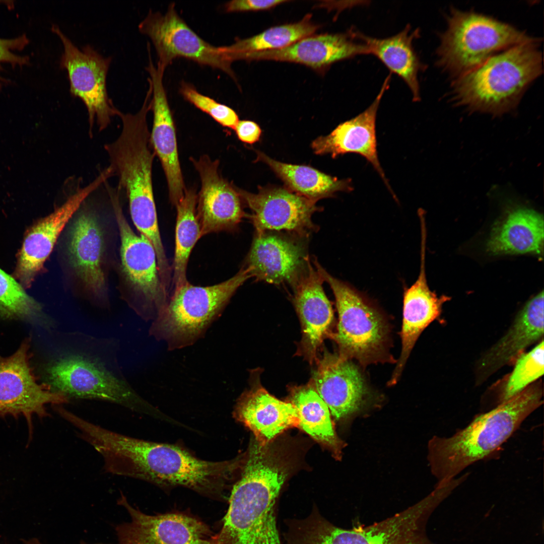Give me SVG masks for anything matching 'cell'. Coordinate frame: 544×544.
<instances>
[{"mask_svg":"<svg viewBox=\"0 0 544 544\" xmlns=\"http://www.w3.org/2000/svg\"><path fill=\"white\" fill-rule=\"evenodd\" d=\"M101 455L109 473L143 480L162 489L182 487L206 497L223 500L243 455L227 460L199 459L177 445L135 438L96 425L85 437Z\"/></svg>","mask_w":544,"mask_h":544,"instance_id":"1","label":"cell"},{"mask_svg":"<svg viewBox=\"0 0 544 544\" xmlns=\"http://www.w3.org/2000/svg\"><path fill=\"white\" fill-rule=\"evenodd\" d=\"M288 474L286 463L275 453L249 450L214 544H282L275 506Z\"/></svg>","mask_w":544,"mask_h":544,"instance_id":"2","label":"cell"},{"mask_svg":"<svg viewBox=\"0 0 544 544\" xmlns=\"http://www.w3.org/2000/svg\"><path fill=\"white\" fill-rule=\"evenodd\" d=\"M539 40L516 44L492 55L454 79L451 100L471 111L500 115L515 109L542 73Z\"/></svg>","mask_w":544,"mask_h":544,"instance_id":"3","label":"cell"},{"mask_svg":"<svg viewBox=\"0 0 544 544\" xmlns=\"http://www.w3.org/2000/svg\"><path fill=\"white\" fill-rule=\"evenodd\" d=\"M539 384L522 392L491 411L478 416L451 437H434L429 443L432 472L440 482L455 478L466 467L492 454L542 403Z\"/></svg>","mask_w":544,"mask_h":544,"instance_id":"4","label":"cell"},{"mask_svg":"<svg viewBox=\"0 0 544 544\" xmlns=\"http://www.w3.org/2000/svg\"><path fill=\"white\" fill-rule=\"evenodd\" d=\"M151 110L146 97L135 113L120 112L122 129L117 138L104 145L110 166L118 179V189L128 200L134 225L152 243L157 253L164 249L160 234L152 183L155 153L150 143L147 114Z\"/></svg>","mask_w":544,"mask_h":544,"instance_id":"5","label":"cell"},{"mask_svg":"<svg viewBox=\"0 0 544 544\" xmlns=\"http://www.w3.org/2000/svg\"><path fill=\"white\" fill-rule=\"evenodd\" d=\"M250 269L243 266L228 280L210 286L186 282L174 288L168 303L153 321L149 334L166 343L169 351L194 344L222 314L237 290L249 278Z\"/></svg>","mask_w":544,"mask_h":544,"instance_id":"6","label":"cell"},{"mask_svg":"<svg viewBox=\"0 0 544 544\" xmlns=\"http://www.w3.org/2000/svg\"><path fill=\"white\" fill-rule=\"evenodd\" d=\"M88 348L64 347L46 369L52 391L69 399L99 400L153 416L161 413L140 396L101 356Z\"/></svg>","mask_w":544,"mask_h":544,"instance_id":"7","label":"cell"},{"mask_svg":"<svg viewBox=\"0 0 544 544\" xmlns=\"http://www.w3.org/2000/svg\"><path fill=\"white\" fill-rule=\"evenodd\" d=\"M439 35L436 64L454 79L495 54L534 40L511 24L477 12L451 8Z\"/></svg>","mask_w":544,"mask_h":544,"instance_id":"8","label":"cell"},{"mask_svg":"<svg viewBox=\"0 0 544 544\" xmlns=\"http://www.w3.org/2000/svg\"><path fill=\"white\" fill-rule=\"evenodd\" d=\"M313 263L335 297L338 323L333 338L339 354L365 365L383 360L388 332L383 316L355 288L330 275L316 259Z\"/></svg>","mask_w":544,"mask_h":544,"instance_id":"9","label":"cell"},{"mask_svg":"<svg viewBox=\"0 0 544 544\" xmlns=\"http://www.w3.org/2000/svg\"><path fill=\"white\" fill-rule=\"evenodd\" d=\"M433 508L427 496L386 519L351 529L336 526L317 513L304 526L297 544H432L424 522Z\"/></svg>","mask_w":544,"mask_h":544,"instance_id":"10","label":"cell"},{"mask_svg":"<svg viewBox=\"0 0 544 544\" xmlns=\"http://www.w3.org/2000/svg\"><path fill=\"white\" fill-rule=\"evenodd\" d=\"M112 196L120 237L122 271L131 294L129 303L142 319L153 321L169 299L159 274L156 253L145 236L132 230L117 197Z\"/></svg>","mask_w":544,"mask_h":544,"instance_id":"11","label":"cell"},{"mask_svg":"<svg viewBox=\"0 0 544 544\" xmlns=\"http://www.w3.org/2000/svg\"><path fill=\"white\" fill-rule=\"evenodd\" d=\"M51 29L63 45L59 64L67 71L70 93L86 107L90 134H93L95 123L100 131L105 129L120 112L107 91L106 77L112 57L104 56L90 44L79 48L58 26L53 25Z\"/></svg>","mask_w":544,"mask_h":544,"instance_id":"12","label":"cell"},{"mask_svg":"<svg viewBox=\"0 0 544 544\" xmlns=\"http://www.w3.org/2000/svg\"><path fill=\"white\" fill-rule=\"evenodd\" d=\"M141 33L149 37L156 50L157 65L164 69L177 58L220 70L235 79L231 63L221 46L216 47L199 37L178 14L174 4L165 13L150 11L139 25Z\"/></svg>","mask_w":544,"mask_h":544,"instance_id":"13","label":"cell"},{"mask_svg":"<svg viewBox=\"0 0 544 544\" xmlns=\"http://www.w3.org/2000/svg\"><path fill=\"white\" fill-rule=\"evenodd\" d=\"M29 348L24 342L11 356L0 357V415L23 416L31 427L33 415H49L47 404L62 405L69 399L37 382L29 363Z\"/></svg>","mask_w":544,"mask_h":544,"instance_id":"14","label":"cell"},{"mask_svg":"<svg viewBox=\"0 0 544 544\" xmlns=\"http://www.w3.org/2000/svg\"><path fill=\"white\" fill-rule=\"evenodd\" d=\"M108 179L104 172L88 185L78 189L48 216L30 227L26 232L17 255L13 277L24 288H30L44 269L63 228L87 198Z\"/></svg>","mask_w":544,"mask_h":544,"instance_id":"15","label":"cell"},{"mask_svg":"<svg viewBox=\"0 0 544 544\" xmlns=\"http://www.w3.org/2000/svg\"><path fill=\"white\" fill-rule=\"evenodd\" d=\"M118 504L129 514V522L116 527L120 544H214L216 533L188 513L149 515L131 506L121 493Z\"/></svg>","mask_w":544,"mask_h":544,"instance_id":"16","label":"cell"},{"mask_svg":"<svg viewBox=\"0 0 544 544\" xmlns=\"http://www.w3.org/2000/svg\"><path fill=\"white\" fill-rule=\"evenodd\" d=\"M73 218L66 243L68 263L85 291L94 300L105 303L104 229L93 210L79 209Z\"/></svg>","mask_w":544,"mask_h":544,"instance_id":"17","label":"cell"},{"mask_svg":"<svg viewBox=\"0 0 544 544\" xmlns=\"http://www.w3.org/2000/svg\"><path fill=\"white\" fill-rule=\"evenodd\" d=\"M236 188L242 202L252 211L250 217L256 233L285 231L304 237L316 230L311 218L321 210L317 201L286 188L261 187L256 193Z\"/></svg>","mask_w":544,"mask_h":544,"instance_id":"18","label":"cell"},{"mask_svg":"<svg viewBox=\"0 0 544 544\" xmlns=\"http://www.w3.org/2000/svg\"><path fill=\"white\" fill-rule=\"evenodd\" d=\"M190 161L201 182L196 202L201 237L234 231L246 216L236 186L221 174L218 160L203 155L198 159L191 158Z\"/></svg>","mask_w":544,"mask_h":544,"instance_id":"19","label":"cell"},{"mask_svg":"<svg viewBox=\"0 0 544 544\" xmlns=\"http://www.w3.org/2000/svg\"><path fill=\"white\" fill-rule=\"evenodd\" d=\"M314 389L337 420L368 406L371 393L358 367L351 359L325 351L314 375Z\"/></svg>","mask_w":544,"mask_h":544,"instance_id":"20","label":"cell"},{"mask_svg":"<svg viewBox=\"0 0 544 544\" xmlns=\"http://www.w3.org/2000/svg\"><path fill=\"white\" fill-rule=\"evenodd\" d=\"M149 54L146 67L152 88L153 120L150 132L152 148L161 162L166 179L170 202L176 206L186 189L179 159L174 122L163 84L165 70L153 62Z\"/></svg>","mask_w":544,"mask_h":544,"instance_id":"21","label":"cell"},{"mask_svg":"<svg viewBox=\"0 0 544 544\" xmlns=\"http://www.w3.org/2000/svg\"><path fill=\"white\" fill-rule=\"evenodd\" d=\"M389 80L388 76L375 100L366 109L339 124L329 134L317 138L311 147L314 153L329 154L333 158L347 153L360 155L371 164L394 196L378 159L376 134L377 112L382 96L388 88Z\"/></svg>","mask_w":544,"mask_h":544,"instance_id":"22","label":"cell"},{"mask_svg":"<svg viewBox=\"0 0 544 544\" xmlns=\"http://www.w3.org/2000/svg\"><path fill=\"white\" fill-rule=\"evenodd\" d=\"M360 41V40H359ZM369 53L367 45L348 33L311 35L283 48L243 54L236 60L289 61L322 70L334 62Z\"/></svg>","mask_w":544,"mask_h":544,"instance_id":"23","label":"cell"},{"mask_svg":"<svg viewBox=\"0 0 544 544\" xmlns=\"http://www.w3.org/2000/svg\"><path fill=\"white\" fill-rule=\"evenodd\" d=\"M309 258L303 246L273 232L256 233L244 266L257 281L293 284Z\"/></svg>","mask_w":544,"mask_h":544,"instance_id":"24","label":"cell"},{"mask_svg":"<svg viewBox=\"0 0 544 544\" xmlns=\"http://www.w3.org/2000/svg\"><path fill=\"white\" fill-rule=\"evenodd\" d=\"M323 282L309 259L304 270L292 285L294 303L302 323V350L310 363L316 359L317 349L333 319L332 306L323 288Z\"/></svg>","mask_w":544,"mask_h":544,"instance_id":"25","label":"cell"},{"mask_svg":"<svg viewBox=\"0 0 544 544\" xmlns=\"http://www.w3.org/2000/svg\"><path fill=\"white\" fill-rule=\"evenodd\" d=\"M421 244L418 278L403 294L401 352L388 382L390 385L397 383L417 339L425 328L440 315L443 304L449 299L444 295L438 297L429 289L425 273V242L422 241Z\"/></svg>","mask_w":544,"mask_h":544,"instance_id":"26","label":"cell"},{"mask_svg":"<svg viewBox=\"0 0 544 544\" xmlns=\"http://www.w3.org/2000/svg\"><path fill=\"white\" fill-rule=\"evenodd\" d=\"M254 383L237 401L233 412L237 420L262 443H269L289 428L298 427L297 411L291 403L276 398Z\"/></svg>","mask_w":544,"mask_h":544,"instance_id":"27","label":"cell"},{"mask_svg":"<svg viewBox=\"0 0 544 544\" xmlns=\"http://www.w3.org/2000/svg\"><path fill=\"white\" fill-rule=\"evenodd\" d=\"M543 292L525 304L512 327L482 358L479 366L481 379L487 377L520 356L528 346L543 334Z\"/></svg>","mask_w":544,"mask_h":544,"instance_id":"28","label":"cell"},{"mask_svg":"<svg viewBox=\"0 0 544 544\" xmlns=\"http://www.w3.org/2000/svg\"><path fill=\"white\" fill-rule=\"evenodd\" d=\"M543 234L541 215L531 209L515 207L495 224L486 250L492 255H542Z\"/></svg>","mask_w":544,"mask_h":544,"instance_id":"29","label":"cell"},{"mask_svg":"<svg viewBox=\"0 0 544 544\" xmlns=\"http://www.w3.org/2000/svg\"><path fill=\"white\" fill-rule=\"evenodd\" d=\"M354 36L364 43L369 53L376 56L391 72L396 74L409 88L414 101L420 100L419 72L424 69L413 47L419 31H411L409 25L393 36L383 38L370 37L352 30Z\"/></svg>","mask_w":544,"mask_h":544,"instance_id":"30","label":"cell"},{"mask_svg":"<svg viewBox=\"0 0 544 544\" xmlns=\"http://www.w3.org/2000/svg\"><path fill=\"white\" fill-rule=\"evenodd\" d=\"M256 161L267 164L284 181L289 190L317 201L333 196L338 191L353 190L351 179H338L311 167L282 163L257 151Z\"/></svg>","mask_w":544,"mask_h":544,"instance_id":"31","label":"cell"},{"mask_svg":"<svg viewBox=\"0 0 544 544\" xmlns=\"http://www.w3.org/2000/svg\"><path fill=\"white\" fill-rule=\"evenodd\" d=\"M289 402L296 410L298 427L338 458L342 442L334 430L328 406L314 388L311 385L292 388Z\"/></svg>","mask_w":544,"mask_h":544,"instance_id":"32","label":"cell"},{"mask_svg":"<svg viewBox=\"0 0 544 544\" xmlns=\"http://www.w3.org/2000/svg\"><path fill=\"white\" fill-rule=\"evenodd\" d=\"M306 15L297 23L270 28L261 33L245 39H237L230 45L221 46L226 60L230 63L242 55L287 47L300 39L313 35L319 26Z\"/></svg>","mask_w":544,"mask_h":544,"instance_id":"33","label":"cell"},{"mask_svg":"<svg viewBox=\"0 0 544 544\" xmlns=\"http://www.w3.org/2000/svg\"><path fill=\"white\" fill-rule=\"evenodd\" d=\"M197 196L194 188H186L183 197L175 206L177 217L172 279L174 288L188 282L186 269L189 257L196 242L201 237L196 214Z\"/></svg>","mask_w":544,"mask_h":544,"instance_id":"34","label":"cell"},{"mask_svg":"<svg viewBox=\"0 0 544 544\" xmlns=\"http://www.w3.org/2000/svg\"><path fill=\"white\" fill-rule=\"evenodd\" d=\"M41 312L40 304L13 276L0 268V315L7 318H32Z\"/></svg>","mask_w":544,"mask_h":544,"instance_id":"35","label":"cell"},{"mask_svg":"<svg viewBox=\"0 0 544 544\" xmlns=\"http://www.w3.org/2000/svg\"><path fill=\"white\" fill-rule=\"evenodd\" d=\"M543 341L517 359L515 367L500 396L498 404L520 393L543 374Z\"/></svg>","mask_w":544,"mask_h":544,"instance_id":"36","label":"cell"},{"mask_svg":"<svg viewBox=\"0 0 544 544\" xmlns=\"http://www.w3.org/2000/svg\"><path fill=\"white\" fill-rule=\"evenodd\" d=\"M180 93L186 100L208 114L220 125L234 129L239 120L233 109L201 94L193 86L185 82L182 83Z\"/></svg>","mask_w":544,"mask_h":544,"instance_id":"37","label":"cell"},{"mask_svg":"<svg viewBox=\"0 0 544 544\" xmlns=\"http://www.w3.org/2000/svg\"><path fill=\"white\" fill-rule=\"evenodd\" d=\"M28 42V39L25 35L12 39L0 38V71L2 65L5 63L19 66L28 64L29 58L28 56L20 55L16 53L23 49ZM6 82L0 75V87Z\"/></svg>","mask_w":544,"mask_h":544,"instance_id":"38","label":"cell"},{"mask_svg":"<svg viewBox=\"0 0 544 544\" xmlns=\"http://www.w3.org/2000/svg\"><path fill=\"white\" fill-rule=\"evenodd\" d=\"M288 2L285 0H234L227 3L224 7L229 13L268 10Z\"/></svg>","mask_w":544,"mask_h":544,"instance_id":"39","label":"cell"},{"mask_svg":"<svg viewBox=\"0 0 544 544\" xmlns=\"http://www.w3.org/2000/svg\"><path fill=\"white\" fill-rule=\"evenodd\" d=\"M234 130L239 140L249 144L257 142L261 134L259 125L250 120H239Z\"/></svg>","mask_w":544,"mask_h":544,"instance_id":"40","label":"cell"},{"mask_svg":"<svg viewBox=\"0 0 544 544\" xmlns=\"http://www.w3.org/2000/svg\"><path fill=\"white\" fill-rule=\"evenodd\" d=\"M25 544H42L36 538H32L29 540H23Z\"/></svg>","mask_w":544,"mask_h":544,"instance_id":"41","label":"cell"}]
</instances>
